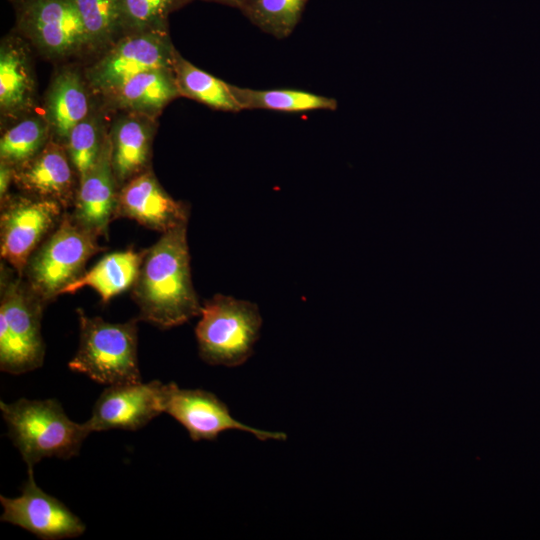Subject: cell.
<instances>
[{
	"mask_svg": "<svg viewBox=\"0 0 540 540\" xmlns=\"http://www.w3.org/2000/svg\"><path fill=\"white\" fill-rule=\"evenodd\" d=\"M187 225L164 233L144 256L132 288L139 319L160 329H170L200 316L202 305L194 290Z\"/></svg>",
	"mask_w": 540,
	"mask_h": 540,
	"instance_id": "1",
	"label": "cell"
},
{
	"mask_svg": "<svg viewBox=\"0 0 540 540\" xmlns=\"http://www.w3.org/2000/svg\"><path fill=\"white\" fill-rule=\"evenodd\" d=\"M0 410L8 436L27 469H33L44 458L70 459L78 455L92 433L86 422L72 421L56 399L0 401Z\"/></svg>",
	"mask_w": 540,
	"mask_h": 540,
	"instance_id": "2",
	"label": "cell"
},
{
	"mask_svg": "<svg viewBox=\"0 0 540 540\" xmlns=\"http://www.w3.org/2000/svg\"><path fill=\"white\" fill-rule=\"evenodd\" d=\"M0 272V369L24 374L44 362L41 320L47 304L6 262Z\"/></svg>",
	"mask_w": 540,
	"mask_h": 540,
	"instance_id": "3",
	"label": "cell"
},
{
	"mask_svg": "<svg viewBox=\"0 0 540 540\" xmlns=\"http://www.w3.org/2000/svg\"><path fill=\"white\" fill-rule=\"evenodd\" d=\"M76 312L80 339L68 368L106 386L142 382L137 355L138 319L111 323L90 317L81 308Z\"/></svg>",
	"mask_w": 540,
	"mask_h": 540,
	"instance_id": "4",
	"label": "cell"
},
{
	"mask_svg": "<svg viewBox=\"0 0 540 540\" xmlns=\"http://www.w3.org/2000/svg\"><path fill=\"white\" fill-rule=\"evenodd\" d=\"M98 238L66 211L58 227L31 255L22 277L49 304L84 273L92 256L105 249Z\"/></svg>",
	"mask_w": 540,
	"mask_h": 540,
	"instance_id": "5",
	"label": "cell"
},
{
	"mask_svg": "<svg viewBox=\"0 0 540 540\" xmlns=\"http://www.w3.org/2000/svg\"><path fill=\"white\" fill-rule=\"evenodd\" d=\"M261 325L255 303L216 294L202 305L195 328L199 356L210 365L239 366L252 355Z\"/></svg>",
	"mask_w": 540,
	"mask_h": 540,
	"instance_id": "6",
	"label": "cell"
},
{
	"mask_svg": "<svg viewBox=\"0 0 540 540\" xmlns=\"http://www.w3.org/2000/svg\"><path fill=\"white\" fill-rule=\"evenodd\" d=\"M19 34L41 56L62 60L91 52L73 0H11Z\"/></svg>",
	"mask_w": 540,
	"mask_h": 540,
	"instance_id": "7",
	"label": "cell"
},
{
	"mask_svg": "<svg viewBox=\"0 0 540 540\" xmlns=\"http://www.w3.org/2000/svg\"><path fill=\"white\" fill-rule=\"evenodd\" d=\"M84 72L89 88L100 97L144 71L171 68L177 54L168 30L127 33Z\"/></svg>",
	"mask_w": 540,
	"mask_h": 540,
	"instance_id": "8",
	"label": "cell"
},
{
	"mask_svg": "<svg viewBox=\"0 0 540 540\" xmlns=\"http://www.w3.org/2000/svg\"><path fill=\"white\" fill-rule=\"evenodd\" d=\"M1 203V258L23 276L34 251L58 227L66 210L57 202L27 194H8Z\"/></svg>",
	"mask_w": 540,
	"mask_h": 540,
	"instance_id": "9",
	"label": "cell"
},
{
	"mask_svg": "<svg viewBox=\"0 0 540 540\" xmlns=\"http://www.w3.org/2000/svg\"><path fill=\"white\" fill-rule=\"evenodd\" d=\"M28 470L21 494L15 498L0 496L3 508L0 520L18 526L44 540L81 536L86 526L63 502L43 491Z\"/></svg>",
	"mask_w": 540,
	"mask_h": 540,
	"instance_id": "10",
	"label": "cell"
},
{
	"mask_svg": "<svg viewBox=\"0 0 540 540\" xmlns=\"http://www.w3.org/2000/svg\"><path fill=\"white\" fill-rule=\"evenodd\" d=\"M168 383L159 380L107 386L86 421L91 432L136 431L165 412Z\"/></svg>",
	"mask_w": 540,
	"mask_h": 540,
	"instance_id": "11",
	"label": "cell"
},
{
	"mask_svg": "<svg viewBox=\"0 0 540 540\" xmlns=\"http://www.w3.org/2000/svg\"><path fill=\"white\" fill-rule=\"evenodd\" d=\"M165 413L178 421L193 441H212L231 429L248 432L261 441L287 438L283 432L260 430L237 421L226 404L211 392L179 388L173 382L168 383Z\"/></svg>",
	"mask_w": 540,
	"mask_h": 540,
	"instance_id": "12",
	"label": "cell"
},
{
	"mask_svg": "<svg viewBox=\"0 0 540 540\" xmlns=\"http://www.w3.org/2000/svg\"><path fill=\"white\" fill-rule=\"evenodd\" d=\"M189 214V205L171 197L149 168L119 189L114 220L132 219L148 229L164 233L188 223Z\"/></svg>",
	"mask_w": 540,
	"mask_h": 540,
	"instance_id": "13",
	"label": "cell"
},
{
	"mask_svg": "<svg viewBox=\"0 0 540 540\" xmlns=\"http://www.w3.org/2000/svg\"><path fill=\"white\" fill-rule=\"evenodd\" d=\"M13 184L23 194L73 207L79 179L65 146L51 138L32 159L13 169Z\"/></svg>",
	"mask_w": 540,
	"mask_h": 540,
	"instance_id": "14",
	"label": "cell"
},
{
	"mask_svg": "<svg viewBox=\"0 0 540 540\" xmlns=\"http://www.w3.org/2000/svg\"><path fill=\"white\" fill-rule=\"evenodd\" d=\"M37 84L28 42L7 35L0 45V115L14 122L32 114L37 106Z\"/></svg>",
	"mask_w": 540,
	"mask_h": 540,
	"instance_id": "15",
	"label": "cell"
},
{
	"mask_svg": "<svg viewBox=\"0 0 540 540\" xmlns=\"http://www.w3.org/2000/svg\"><path fill=\"white\" fill-rule=\"evenodd\" d=\"M119 187L113 172L109 133L100 154L79 186L72 218L96 235L106 236L114 220Z\"/></svg>",
	"mask_w": 540,
	"mask_h": 540,
	"instance_id": "16",
	"label": "cell"
},
{
	"mask_svg": "<svg viewBox=\"0 0 540 540\" xmlns=\"http://www.w3.org/2000/svg\"><path fill=\"white\" fill-rule=\"evenodd\" d=\"M156 119L121 112L109 128L111 161L119 189L132 178L151 168Z\"/></svg>",
	"mask_w": 540,
	"mask_h": 540,
	"instance_id": "17",
	"label": "cell"
},
{
	"mask_svg": "<svg viewBox=\"0 0 540 540\" xmlns=\"http://www.w3.org/2000/svg\"><path fill=\"white\" fill-rule=\"evenodd\" d=\"M90 91L84 73L75 67H62L54 74L43 103L53 139L64 145L72 128L92 111Z\"/></svg>",
	"mask_w": 540,
	"mask_h": 540,
	"instance_id": "18",
	"label": "cell"
},
{
	"mask_svg": "<svg viewBox=\"0 0 540 540\" xmlns=\"http://www.w3.org/2000/svg\"><path fill=\"white\" fill-rule=\"evenodd\" d=\"M173 69L158 68L139 73L101 96L108 110L142 114L157 119L163 109L180 97Z\"/></svg>",
	"mask_w": 540,
	"mask_h": 540,
	"instance_id": "19",
	"label": "cell"
},
{
	"mask_svg": "<svg viewBox=\"0 0 540 540\" xmlns=\"http://www.w3.org/2000/svg\"><path fill=\"white\" fill-rule=\"evenodd\" d=\"M143 256L144 250L137 252L133 248L107 254L61 294H73L84 287H90L98 293L103 303H108L133 286Z\"/></svg>",
	"mask_w": 540,
	"mask_h": 540,
	"instance_id": "20",
	"label": "cell"
},
{
	"mask_svg": "<svg viewBox=\"0 0 540 540\" xmlns=\"http://www.w3.org/2000/svg\"><path fill=\"white\" fill-rule=\"evenodd\" d=\"M173 72L180 95L213 109L226 112L241 111L232 84L200 69L177 52Z\"/></svg>",
	"mask_w": 540,
	"mask_h": 540,
	"instance_id": "21",
	"label": "cell"
},
{
	"mask_svg": "<svg viewBox=\"0 0 540 540\" xmlns=\"http://www.w3.org/2000/svg\"><path fill=\"white\" fill-rule=\"evenodd\" d=\"M241 110L262 109L280 112H307L337 109L336 99L298 89H252L232 84Z\"/></svg>",
	"mask_w": 540,
	"mask_h": 540,
	"instance_id": "22",
	"label": "cell"
},
{
	"mask_svg": "<svg viewBox=\"0 0 540 540\" xmlns=\"http://www.w3.org/2000/svg\"><path fill=\"white\" fill-rule=\"evenodd\" d=\"M8 126L0 139V161L13 169L36 156L52 138L42 115L29 114Z\"/></svg>",
	"mask_w": 540,
	"mask_h": 540,
	"instance_id": "23",
	"label": "cell"
},
{
	"mask_svg": "<svg viewBox=\"0 0 540 540\" xmlns=\"http://www.w3.org/2000/svg\"><path fill=\"white\" fill-rule=\"evenodd\" d=\"M91 52L105 51L124 35L119 0H73Z\"/></svg>",
	"mask_w": 540,
	"mask_h": 540,
	"instance_id": "24",
	"label": "cell"
},
{
	"mask_svg": "<svg viewBox=\"0 0 540 540\" xmlns=\"http://www.w3.org/2000/svg\"><path fill=\"white\" fill-rule=\"evenodd\" d=\"M103 115L100 110H92L72 128L64 143L79 181L96 162L108 136L109 129Z\"/></svg>",
	"mask_w": 540,
	"mask_h": 540,
	"instance_id": "25",
	"label": "cell"
},
{
	"mask_svg": "<svg viewBox=\"0 0 540 540\" xmlns=\"http://www.w3.org/2000/svg\"><path fill=\"white\" fill-rule=\"evenodd\" d=\"M308 0H245L240 11L263 32L288 37L299 23Z\"/></svg>",
	"mask_w": 540,
	"mask_h": 540,
	"instance_id": "26",
	"label": "cell"
},
{
	"mask_svg": "<svg viewBox=\"0 0 540 540\" xmlns=\"http://www.w3.org/2000/svg\"><path fill=\"white\" fill-rule=\"evenodd\" d=\"M124 34L168 30V16L181 7L178 0H119Z\"/></svg>",
	"mask_w": 540,
	"mask_h": 540,
	"instance_id": "27",
	"label": "cell"
},
{
	"mask_svg": "<svg viewBox=\"0 0 540 540\" xmlns=\"http://www.w3.org/2000/svg\"><path fill=\"white\" fill-rule=\"evenodd\" d=\"M13 183V168L0 161V201L9 194V187Z\"/></svg>",
	"mask_w": 540,
	"mask_h": 540,
	"instance_id": "28",
	"label": "cell"
},
{
	"mask_svg": "<svg viewBox=\"0 0 540 540\" xmlns=\"http://www.w3.org/2000/svg\"><path fill=\"white\" fill-rule=\"evenodd\" d=\"M205 1H212L216 3L228 5L231 7L238 8L240 10L245 0H205Z\"/></svg>",
	"mask_w": 540,
	"mask_h": 540,
	"instance_id": "29",
	"label": "cell"
},
{
	"mask_svg": "<svg viewBox=\"0 0 540 540\" xmlns=\"http://www.w3.org/2000/svg\"><path fill=\"white\" fill-rule=\"evenodd\" d=\"M192 0H178V2L180 3L181 6H183L184 4H187L189 2H191Z\"/></svg>",
	"mask_w": 540,
	"mask_h": 540,
	"instance_id": "30",
	"label": "cell"
}]
</instances>
